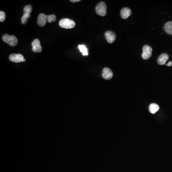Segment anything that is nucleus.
Segmentation results:
<instances>
[{"instance_id":"obj_1","label":"nucleus","mask_w":172,"mask_h":172,"mask_svg":"<svg viewBox=\"0 0 172 172\" xmlns=\"http://www.w3.org/2000/svg\"><path fill=\"white\" fill-rule=\"evenodd\" d=\"M106 4L105 2L101 1L97 4L95 8L96 12L97 15L101 16H105L107 15Z\"/></svg>"},{"instance_id":"obj_2","label":"nucleus","mask_w":172,"mask_h":172,"mask_svg":"<svg viewBox=\"0 0 172 172\" xmlns=\"http://www.w3.org/2000/svg\"><path fill=\"white\" fill-rule=\"evenodd\" d=\"M59 26L64 29H71L76 26V23L71 19L64 18L59 21Z\"/></svg>"},{"instance_id":"obj_3","label":"nucleus","mask_w":172,"mask_h":172,"mask_svg":"<svg viewBox=\"0 0 172 172\" xmlns=\"http://www.w3.org/2000/svg\"><path fill=\"white\" fill-rule=\"evenodd\" d=\"M3 40L4 42L7 43L10 46H15L17 44L18 39L14 35H9L8 34H6L3 35Z\"/></svg>"},{"instance_id":"obj_4","label":"nucleus","mask_w":172,"mask_h":172,"mask_svg":"<svg viewBox=\"0 0 172 172\" xmlns=\"http://www.w3.org/2000/svg\"><path fill=\"white\" fill-rule=\"evenodd\" d=\"M143 53H142V58L144 60H148L151 57L152 55V47L149 45H145L143 48Z\"/></svg>"},{"instance_id":"obj_5","label":"nucleus","mask_w":172,"mask_h":172,"mask_svg":"<svg viewBox=\"0 0 172 172\" xmlns=\"http://www.w3.org/2000/svg\"><path fill=\"white\" fill-rule=\"evenodd\" d=\"M10 60L15 63L25 62L26 60L21 54H11L9 57Z\"/></svg>"},{"instance_id":"obj_6","label":"nucleus","mask_w":172,"mask_h":172,"mask_svg":"<svg viewBox=\"0 0 172 172\" xmlns=\"http://www.w3.org/2000/svg\"><path fill=\"white\" fill-rule=\"evenodd\" d=\"M105 36L107 42L110 44L114 43L116 39V35L112 31H106L105 33Z\"/></svg>"},{"instance_id":"obj_7","label":"nucleus","mask_w":172,"mask_h":172,"mask_svg":"<svg viewBox=\"0 0 172 172\" xmlns=\"http://www.w3.org/2000/svg\"><path fill=\"white\" fill-rule=\"evenodd\" d=\"M32 50L35 53H41L42 52V48L41 46L40 42L39 39H35L32 43Z\"/></svg>"},{"instance_id":"obj_8","label":"nucleus","mask_w":172,"mask_h":172,"mask_svg":"<svg viewBox=\"0 0 172 172\" xmlns=\"http://www.w3.org/2000/svg\"><path fill=\"white\" fill-rule=\"evenodd\" d=\"M113 72L108 67H105L102 71V76L103 78L106 80L112 79L113 77Z\"/></svg>"},{"instance_id":"obj_9","label":"nucleus","mask_w":172,"mask_h":172,"mask_svg":"<svg viewBox=\"0 0 172 172\" xmlns=\"http://www.w3.org/2000/svg\"><path fill=\"white\" fill-rule=\"evenodd\" d=\"M47 21V15L44 14H40L38 17L37 24L40 26H44Z\"/></svg>"},{"instance_id":"obj_10","label":"nucleus","mask_w":172,"mask_h":172,"mask_svg":"<svg viewBox=\"0 0 172 172\" xmlns=\"http://www.w3.org/2000/svg\"><path fill=\"white\" fill-rule=\"evenodd\" d=\"M132 14V10L128 7L122 8L121 11V16L122 19H127Z\"/></svg>"},{"instance_id":"obj_11","label":"nucleus","mask_w":172,"mask_h":172,"mask_svg":"<svg viewBox=\"0 0 172 172\" xmlns=\"http://www.w3.org/2000/svg\"><path fill=\"white\" fill-rule=\"evenodd\" d=\"M169 59V55L168 54L164 53L159 55L157 59V63L160 65L166 64V62Z\"/></svg>"},{"instance_id":"obj_12","label":"nucleus","mask_w":172,"mask_h":172,"mask_svg":"<svg viewBox=\"0 0 172 172\" xmlns=\"http://www.w3.org/2000/svg\"><path fill=\"white\" fill-rule=\"evenodd\" d=\"M159 109H160V107L159 106V105L155 103L151 104L149 107V112L152 114H155L156 113V112L158 111Z\"/></svg>"},{"instance_id":"obj_13","label":"nucleus","mask_w":172,"mask_h":172,"mask_svg":"<svg viewBox=\"0 0 172 172\" xmlns=\"http://www.w3.org/2000/svg\"><path fill=\"white\" fill-rule=\"evenodd\" d=\"M164 28L167 34L172 35V21H168L166 23Z\"/></svg>"},{"instance_id":"obj_14","label":"nucleus","mask_w":172,"mask_h":172,"mask_svg":"<svg viewBox=\"0 0 172 172\" xmlns=\"http://www.w3.org/2000/svg\"><path fill=\"white\" fill-rule=\"evenodd\" d=\"M78 47L80 51L82 53L83 55H85V56H87L88 55L87 49L85 45L80 44V45L78 46Z\"/></svg>"},{"instance_id":"obj_15","label":"nucleus","mask_w":172,"mask_h":172,"mask_svg":"<svg viewBox=\"0 0 172 172\" xmlns=\"http://www.w3.org/2000/svg\"><path fill=\"white\" fill-rule=\"evenodd\" d=\"M32 6L31 5H27V6H26L24 9V13L31 14V12H32Z\"/></svg>"},{"instance_id":"obj_16","label":"nucleus","mask_w":172,"mask_h":172,"mask_svg":"<svg viewBox=\"0 0 172 172\" xmlns=\"http://www.w3.org/2000/svg\"><path fill=\"white\" fill-rule=\"evenodd\" d=\"M56 20L57 18L55 15H47V21L49 23H51L53 21H55Z\"/></svg>"},{"instance_id":"obj_17","label":"nucleus","mask_w":172,"mask_h":172,"mask_svg":"<svg viewBox=\"0 0 172 172\" xmlns=\"http://www.w3.org/2000/svg\"><path fill=\"white\" fill-rule=\"evenodd\" d=\"M6 18V15L5 12L3 11L0 12V21L3 22L5 21Z\"/></svg>"},{"instance_id":"obj_18","label":"nucleus","mask_w":172,"mask_h":172,"mask_svg":"<svg viewBox=\"0 0 172 172\" xmlns=\"http://www.w3.org/2000/svg\"><path fill=\"white\" fill-rule=\"evenodd\" d=\"M23 15L25 16L27 18V19L30 18V17H31V15H30V14H28V13H24V14Z\"/></svg>"},{"instance_id":"obj_19","label":"nucleus","mask_w":172,"mask_h":172,"mask_svg":"<svg viewBox=\"0 0 172 172\" xmlns=\"http://www.w3.org/2000/svg\"><path fill=\"white\" fill-rule=\"evenodd\" d=\"M166 65L168 66V67H171V66H172V61H170V62H168V64H166Z\"/></svg>"},{"instance_id":"obj_20","label":"nucleus","mask_w":172,"mask_h":172,"mask_svg":"<svg viewBox=\"0 0 172 172\" xmlns=\"http://www.w3.org/2000/svg\"><path fill=\"white\" fill-rule=\"evenodd\" d=\"M70 1L72 3H77V2L80 1V0H71Z\"/></svg>"}]
</instances>
